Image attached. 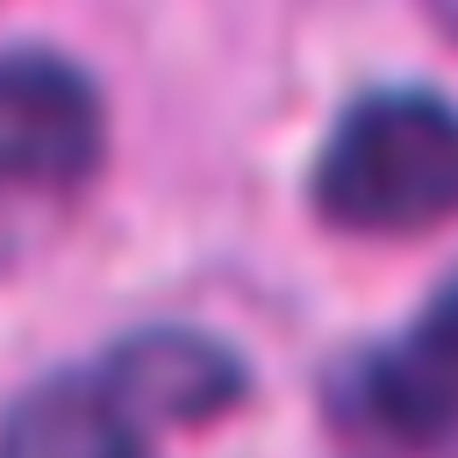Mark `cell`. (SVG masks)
<instances>
[{
	"label": "cell",
	"mask_w": 458,
	"mask_h": 458,
	"mask_svg": "<svg viewBox=\"0 0 458 458\" xmlns=\"http://www.w3.org/2000/svg\"><path fill=\"white\" fill-rule=\"evenodd\" d=\"M315 208L358 236H415L458 215V107L437 93H365L315 157Z\"/></svg>",
	"instance_id": "cell-1"
},
{
	"label": "cell",
	"mask_w": 458,
	"mask_h": 458,
	"mask_svg": "<svg viewBox=\"0 0 458 458\" xmlns=\"http://www.w3.org/2000/svg\"><path fill=\"white\" fill-rule=\"evenodd\" d=\"M93 86L43 50L0 57V193H64L100 165Z\"/></svg>",
	"instance_id": "cell-2"
},
{
	"label": "cell",
	"mask_w": 458,
	"mask_h": 458,
	"mask_svg": "<svg viewBox=\"0 0 458 458\" xmlns=\"http://www.w3.org/2000/svg\"><path fill=\"white\" fill-rule=\"evenodd\" d=\"M100 386H107V401L122 408V422L136 437L157 429V422H208L243 394L236 358L222 344L193 336V329H150V336L122 344L107 358Z\"/></svg>",
	"instance_id": "cell-3"
},
{
	"label": "cell",
	"mask_w": 458,
	"mask_h": 458,
	"mask_svg": "<svg viewBox=\"0 0 458 458\" xmlns=\"http://www.w3.org/2000/svg\"><path fill=\"white\" fill-rule=\"evenodd\" d=\"M365 394H372V415L394 437L422 444V437L458 429V286H444L429 301V315L372 365Z\"/></svg>",
	"instance_id": "cell-4"
},
{
	"label": "cell",
	"mask_w": 458,
	"mask_h": 458,
	"mask_svg": "<svg viewBox=\"0 0 458 458\" xmlns=\"http://www.w3.org/2000/svg\"><path fill=\"white\" fill-rule=\"evenodd\" d=\"M0 458H143V437L122 422L100 379H50L7 408Z\"/></svg>",
	"instance_id": "cell-5"
}]
</instances>
